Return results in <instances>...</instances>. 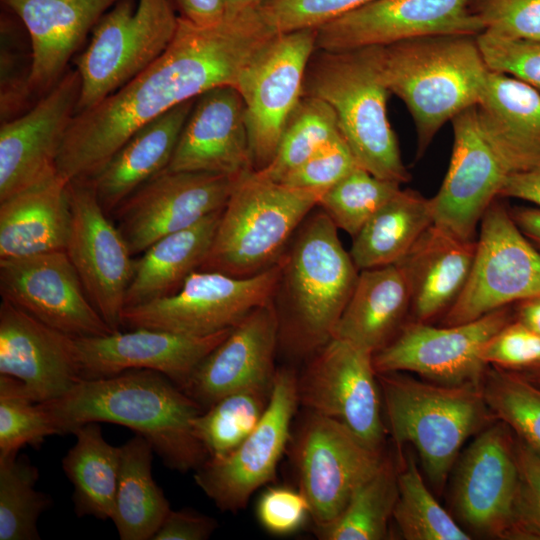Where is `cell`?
I'll return each mask as SVG.
<instances>
[{"instance_id":"obj_1","label":"cell","mask_w":540,"mask_h":540,"mask_svg":"<svg viewBox=\"0 0 540 540\" xmlns=\"http://www.w3.org/2000/svg\"><path fill=\"white\" fill-rule=\"evenodd\" d=\"M274 33L258 10L199 27L179 17L176 34L145 70L92 108L75 114L56 167L66 180L92 179L139 128L207 90L234 86Z\"/></svg>"},{"instance_id":"obj_2","label":"cell","mask_w":540,"mask_h":540,"mask_svg":"<svg viewBox=\"0 0 540 540\" xmlns=\"http://www.w3.org/2000/svg\"><path fill=\"white\" fill-rule=\"evenodd\" d=\"M40 404L58 434H71L90 422H107L144 437L163 464L178 472L195 471L209 458L192 425L204 409L154 370L81 379L63 396Z\"/></svg>"},{"instance_id":"obj_3","label":"cell","mask_w":540,"mask_h":540,"mask_svg":"<svg viewBox=\"0 0 540 540\" xmlns=\"http://www.w3.org/2000/svg\"><path fill=\"white\" fill-rule=\"evenodd\" d=\"M337 229L321 209L310 212L280 259L279 345L293 357L310 358L332 338L356 285L359 270Z\"/></svg>"},{"instance_id":"obj_4","label":"cell","mask_w":540,"mask_h":540,"mask_svg":"<svg viewBox=\"0 0 540 540\" xmlns=\"http://www.w3.org/2000/svg\"><path fill=\"white\" fill-rule=\"evenodd\" d=\"M373 50L387 89L414 120L418 156L447 121L476 106L489 71L476 36L432 35Z\"/></svg>"},{"instance_id":"obj_5","label":"cell","mask_w":540,"mask_h":540,"mask_svg":"<svg viewBox=\"0 0 540 540\" xmlns=\"http://www.w3.org/2000/svg\"><path fill=\"white\" fill-rule=\"evenodd\" d=\"M387 425L396 447L411 444L441 493L464 443L496 419L481 386L424 382L401 372L377 373Z\"/></svg>"},{"instance_id":"obj_6","label":"cell","mask_w":540,"mask_h":540,"mask_svg":"<svg viewBox=\"0 0 540 540\" xmlns=\"http://www.w3.org/2000/svg\"><path fill=\"white\" fill-rule=\"evenodd\" d=\"M317 51L306 71L303 96L319 98L332 108L360 167L384 180L408 182L410 175L387 117L390 92L373 47Z\"/></svg>"},{"instance_id":"obj_7","label":"cell","mask_w":540,"mask_h":540,"mask_svg":"<svg viewBox=\"0 0 540 540\" xmlns=\"http://www.w3.org/2000/svg\"><path fill=\"white\" fill-rule=\"evenodd\" d=\"M323 193L241 175L222 210L200 270L250 277L276 265Z\"/></svg>"},{"instance_id":"obj_8","label":"cell","mask_w":540,"mask_h":540,"mask_svg":"<svg viewBox=\"0 0 540 540\" xmlns=\"http://www.w3.org/2000/svg\"><path fill=\"white\" fill-rule=\"evenodd\" d=\"M515 440L511 429L495 420L474 436L459 457L452 506L471 535L539 540L529 518Z\"/></svg>"},{"instance_id":"obj_9","label":"cell","mask_w":540,"mask_h":540,"mask_svg":"<svg viewBox=\"0 0 540 540\" xmlns=\"http://www.w3.org/2000/svg\"><path fill=\"white\" fill-rule=\"evenodd\" d=\"M178 21L170 0H120L108 10L75 62L81 78L76 114L101 102L160 57Z\"/></svg>"},{"instance_id":"obj_10","label":"cell","mask_w":540,"mask_h":540,"mask_svg":"<svg viewBox=\"0 0 540 540\" xmlns=\"http://www.w3.org/2000/svg\"><path fill=\"white\" fill-rule=\"evenodd\" d=\"M281 262L250 277L196 270L173 294L125 308L122 327L207 336L237 325L255 308L274 300Z\"/></svg>"},{"instance_id":"obj_11","label":"cell","mask_w":540,"mask_h":540,"mask_svg":"<svg viewBox=\"0 0 540 540\" xmlns=\"http://www.w3.org/2000/svg\"><path fill=\"white\" fill-rule=\"evenodd\" d=\"M316 51V29L273 36L247 63L235 88L245 107L254 171L274 158L282 134L303 97L306 71Z\"/></svg>"},{"instance_id":"obj_12","label":"cell","mask_w":540,"mask_h":540,"mask_svg":"<svg viewBox=\"0 0 540 540\" xmlns=\"http://www.w3.org/2000/svg\"><path fill=\"white\" fill-rule=\"evenodd\" d=\"M535 297H540V252L518 228L509 207L495 199L480 222L468 281L441 324L469 322Z\"/></svg>"},{"instance_id":"obj_13","label":"cell","mask_w":540,"mask_h":540,"mask_svg":"<svg viewBox=\"0 0 540 540\" xmlns=\"http://www.w3.org/2000/svg\"><path fill=\"white\" fill-rule=\"evenodd\" d=\"M293 460L299 490L316 528L331 524L386 455L338 420L308 411L296 431Z\"/></svg>"},{"instance_id":"obj_14","label":"cell","mask_w":540,"mask_h":540,"mask_svg":"<svg viewBox=\"0 0 540 540\" xmlns=\"http://www.w3.org/2000/svg\"><path fill=\"white\" fill-rule=\"evenodd\" d=\"M513 318L510 305L451 326L408 320L396 337L373 355L374 368L377 373L412 372L443 385L480 387L488 367L481 351Z\"/></svg>"},{"instance_id":"obj_15","label":"cell","mask_w":540,"mask_h":540,"mask_svg":"<svg viewBox=\"0 0 540 540\" xmlns=\"http://www.w3.org/2000/svg\"><path fill=\"white\" fill-rule=\"evenodd\" d=\"M299 405L345 424L364 442L383 450L386 426L373 353L331 338L297 377Z\"/></svg>"},{"instance_id":"obj_16","label":"cell","mask_w":540,"mask_h":540,"mask_svg":"<svg viewBox=\"0 0 540 540\" xmlns=\"http://www.w3.org/2000/svg\"><path fill=\"white\" fill-rule=\"evenodd\" d=\"M297 377L292 368L276 369L269 404L255 429L233 451L208 458L195 470V483L220 510L243 509L258 488L275 478L299 405Z\"/></svg>"},{"instance_id":"obj_17","label":"cell","mask_w":540,"mask_h":540,"mask_svg":"<svg viewBox=\"0 0 540 540\" xmlns=\"http://www.w3.org/2000/svg\"><path fill=\"white\" fill-rule=\"evenodd\" d=\"M71 222L65 252L91 303L115 332L122 327L135 261L121 231L100 205L90 179L69 182Z\"/></svg>"},{"instance_id":"obj_18","label":"cell","mask_w":540,"mask_h":540,"mask_svg":"<svg viewBox=\"0 0 540 540\" xmlns=\"http://www.w3.org/2000/svg\"><path fill=\"white\" fill-rule=\"evenodd\" d=\"M476 0H373L316 28V50L385 46L432 35L477 36Z\"/></svg>"},{"instance_id":"obj_19","label":"cell","mask_w":540,"mask_h":540,"mask_svg":"<svg viewBox=\"0 0 540 540\" xmlns=\"http://www.w3.org/2000/svg\"><path fill=\"white\" fill-rule=\"evenodd\" d=\"M239 177L168 168L154 175L113 212L132 255L223 209Z\"/></svg>"},{"instance_id":"obj_20","label":"cell","mask_w":540,"mask_h":540,"mask_svg":"<svg viewBox=\"0 0 540 540\" xmlns=\"http://www.w3.org/2000/svg\"><path fill=\"white\" fill-rule=\"evenodd\" d=\"M2 299L74 338L114 333L88 298L65 251L0 260Z\"/></svg>"},{"instance_id":"obj_21","label":"cell","mask_w":540,"mask_h":540,"mask_svg":"<svg viewBox=\"0 0 540 540\" xmlns=\"http://www.w3.org/2000/svg\"><path fill=\"white\" fill-rule=\"evenodd\" d=\"M453 149L448 171L430 198L433 223L462 240H476L482 217L499 197L509 171L484 136L476 106L452 120Z\"/></svg>"},{"instance_id":"obj_22","label":"cell","mask_w":540,"mask_h":540,"mask_svg":"<svg viewBox=\"0 0 540 540\" xmlns=\"http://www.w3.org/2000/svg\"><path fill=\"white\" fill-rule=\"evenodd\" d=\"M81 78L67 71L24 115L0 128V201L57 171L65 135L76 114Z\"/></svg>"},{"instance_id":"obj_23","label":"cell","mask_w":540,"mask_h":540,"mask_svg":"<svg viewBox=\"0 0 540 540\" xmlns=\"http://www.w3.org/2000/svg\"><path fill=\"white\" fill-rule=\"evenodd\" d=\"M0 375L34 402L57 399L82 379L75 338L2 299Z\"/></svg>"},{"instance_id":"obj_24","label":"cell","mask_w":540,"mask_h":540,"mask_svg":"<svg viewBox=\"0 0 540 540\" xmlns=\"http://www.w3.org/2000/svg\"><path fill=\"white\" fill-rule=\"evenodd\" d=\"M232 328L201 337L133 328L103 336L75 338L81 377L99 378L127 370L149 369L164 374L181 388Z\"/></svg>"},{"instance_id":"obj_25","label":"cell","mask_w":540,"mask_h":540,"mask_svg":"<svg viewBox=\"0 0 540 540\" xmlns=\"http://www.w3.org/2000/svg\"><path fill=\"white\" fill-rule=\"evenodd\" d=\"M279 346L274 300L259 306L194 369L181 389L205 410L240 389L273 382Z\"/></svg>"},{"instance_id":"obj_26","label":"cell","mask_w":540,"mask_h":540,"mask_svg":"<svg viewBox=\"0 0 540 540\" xmlns=\"http://www.w3.org/2000/svg\"><path fill=\"white\" fill-rule=\"evenodd\" d=\"M167 168L232 177L254 170L244 102L234 86L195 99Z\"/></svg>"},{"instance_id":"obj_27","label":"cell","mask_w":540,"mask_h":540,"mask_svg":"<svg viewBox=\"0 0 540 540\" xmlns=\"http://www.w3.org/2000/svg\"><path fill=\"white\" fill-rule=\"evenodd\" d=\"M120 0H2L26 28L32 47L28 91L46 93L102 16Z\"/></svg>"},{"instance_id":"obj_28","label":"cell","mask_w":540,"mask_h":540,"mask_svg":"<svg viewBox=\"0 0 540 540\" xmlns=\"http://www.w3.org/2000/svg\"><path fill=\"white\" fill-rule=\"evenodd\" d=\"M476 240H462L430 225L396 263L410 290L409 320L429 323L444 315L465 287Z\"/></svg>"},{"instance_id":"obj_29","label":"cell","mask_w":540,"mask_h":540,"mask_svg":"<svg viewBox=\"0 0 540 540\" xmlns=\"http://www.w3.org/2000/svg\"><path fill=\"white\" fill-rule=\"evenodd\" d=\"M480 128L509 174L540 163V92L513 76L487 73L476 104Z\"/></svg>"},{"instance_id":"obj_30","label":"cell","mask_w":540,"mask_h":540,"mask_svg":"<svg viewBox=\"0 0 540 540\" xmlns=\"http://www.w3.org/2000/svg\"><path fill=\"white\" fill-rule=\"evenodd\" d=\"M69 182L56 171L0 201V260L65 251Z\"/></svg>"},{"instance_id":"obj_31","label":"cell","mask_w":540,"mask_h":540,"mask_svg":"<svg viewBox=\"0 0 540 540\" xmlns=\"http://www.w3.org/2000/svg\"><path fill=\"white\" fill-rule=\"evenodd\" d=\"M194 102L195 99L179 104L143 125L90 179L108 215L142 184L168 167Z\"/></svg>"},{"instance_id":"obj_32","label":"cell","mask_w":540,"mask_h":540,"mask_svg":"<svg viewBox=\"0 0 540 540\" xmlns=\"http://www.w3.org/2000/svg\"><path fill=\"white\" fill-rule=\"evenodd\" d=\"M410 305L409 286L396 263L361 270L332 338L349 341L374 355L409 320Z\"/></svg>"},{"instance_id":"obj_33","label":"cell","mask_w":540,"mask_h":540,"mask_svg":"<svg viewBox=\"0 0 540 540\" xmlns=\"http://www.w3.org/2000/svg\"><path fill=\"white\" fill-rule=\"evenodd\" d=\"M222 210L163 236L142 253L135 261L125 308L175 293L192 272L200 269L210 251Z\"/></svg>"},{"instance_id":"obj_34","label":"cell","mask_w":540,"mask_h":540,"mask_svg":"<svg viewBox=\"0 0 540 540\" xmlns=\"http://www.w3.org/2000/svg\"><path fill=\"white\" fill-rule=\"evenodd\" d=\"M121 465L111 517L122 540H152L171 510L152 476L153 447L136 434L121 446Z\"/></svg>"},{"instance_id":"obj_35","label":"cell","mask_w":540,"mask_h":540,"mask_svg":"<svg viewBox=\"0 0 540 540\" xmlns=\"http://www.w3.org/2000/svg\"><path fill=\"white\" fill-rule=\"evenodd\" d=\"M433 222L430 198L400 189L353 237L351 258L359 271L395 264Z\"/></svg>"},{"instance_id":"obj_36","label":"cell","mask_w":540,"mask_h":540,"mask_svg":"<svg viewBox=\"0 0 540 540\" xmlns=\"http://www.w3.org/2000/svg\"><path fill=\"white\" fill-rule=\"evenodd\" d=\"M99 424L86 423L72 431L76 442L62 459V468L73 485L75 513L111 520L122 450L105 440Z\"/></svg>"},{"instance_id":"obj_37","label":"cell","mask_w":540,"mask_h":540,"mask_svg":"<svg viewBox=\"0 0 540 540\" xmlns=\"http://www.w3.org/2000/svg\"><path fill=\"white\" fill-rule=\"evenodd\" d=\"M399 465L386 456L378 470L352 495L341 514L317 528L323 540H383L398 498Z\"/></svg>"},{"instance_id":"obj_38","label":"cell","mask_w":540,"mask_h":540,"mask_svg":"<svg viewBox=\"0 0 540 540\" xmlns=\"http://www.w3.org/2000/svg\"><path fill=\"white\" fill-rule=\"evenodd\" d=\"M272 386L273 382L263 383L232 392L193 419L194 433L209 458L227 455L255 429L269 404Z\"/></svg>"},{"instance_id":"obj_39","label":"cell","mask_w":540,"mask_h":540,"mask_svg":"<svg viewBox=\"0 0 540 540\" xmlns=\"http://www.w3.org/2000/svg\"><path fill=\"white\" fill-rule=\"evenodd\" d=\"M393 516L406 540H470L426 486L412 455L400 461Z\"/></svg>"},{"instance_id":"obj_40","label":"cell","mask_w":540,"mask_h":540,"mask_svg":"<svg viewBox=\"0 0 540 540\" xmlns=\"http://www.w3.org/2000/svg\"><path fill=\"white\" fill-rule=\"evenodd\" d=\"M340 136L332 108L319 98L303 96L282 134L274 158L266 167L255 172L262 178L281 182Z\"/></svg>"},{"instance_id":"obj_41","label":"cell","mask_w":540,"mask_h":540,"mask_svg":"<svg viewBox=\"0 0 540 540\" xmlns=\"http://www.w3.org/2000/svg\"><path fill=\"white\" fill-rule=\"evenodd\" d=\"M39 472L27 457L0 456V540H39L37 522L51 498L35 488Z\"/></svg>"},{"instance_id":"obj_42","label":"cell","mask_w":540,"mask_h":540,"mask_svg":"<svg viewBox=\"0 0 540 540\" xmlns=\"http://www.w3.org/2000/svg\"><path fill=\"white\" fill-rule=\"evenodd\" d=\"M481 388L495 419L540 456V386L518 372L488 365Z\"/></svg>"},{"instance_id":"obj_43","label":"cell","mask_w":540,"mask_h":540,"mask_svg":"<svg viewBox=\"0 0 540 540\" xmlns=\"http://www.w3.org/2000/svg\"><path fill=\"white\" fill-rule=\"evenodd\" d=\"M357 166L320 197L318 205L338 229L354 237L401 188Z\"/></svg>"},{"instance_id":"obj_44","label":"cell","mask_w":540,"mask_h":540,"mask_svg":"<svg viewBox=\"0 0 540 540\" xmlns=\"http://www.w3.org/2000/svg\"><path fill=\"white\" fill-rule=\"evenodd\" d=\"M55 434L46 409L29 399L15 380L0 375V456L17 453L25 445L37 447Z\"/></svg>"},{"instance_id":"obj_45","label":"cell","mask_w":540,"mask_h":540,"mask_svg":"<svg viewBox=\"0 0 540 540\" xmlns=\"http://www.w3.org/2000/svg\"><path fill=\"white\" fill-rule=\"evenodd\" d=\"M373 0H266L257 10L276 34L319 26Z\"/></svg>"},{"instance_id":"obj_46","label":"cell","mask_w":540,"mask_h":540,"mask_svg":"<svg viewBox=\"0 0 540 540\" xmlns=\"http://www.w3.org/2000/svg\"><path fill=\"white\" fill-rule=\"evenodd\" d=\"M477 45L489 70L513 76L540 92V41L511 40L482 32Z\"/></svg>"},{"instance_id":"obj_47","label":"cell","mask_w":540,"mask_h":540,"mask_svg":"<svg viewBox=\"0 0 540 540\" xmlns=\"http://www.w3.org/2000/svg\"><path fill=\"white\" fill-rule=\"evenodd\" d=\"M484 31L521 41H540V0H476Z\"/></svg>"},{"instance_id":"obj_48","label":"cell","mask_w":540,"mask_h":540,"mask_svg":"<svg viewBox=\"0 0 540 540\" xmlns=\"http://www.w3.org/2000/svg\"><path fill=\"white\" fill-rule=\"evenodd\" d=\"M481 359L489 366L521 372L540 366V334L513 318L484 345Z\"/></svg>"},{"instance_id":"obj_49","label":"cell","mask_w":540,"mask_h":540,"mask_svg":"<svg viewBox=\"0 0 540 540\" xmlns=\"http://www.w3.org/2000/svg\"><path fill=\"white\" fill-rule=\"evenodd\" d=\"M357 166L349 146L340 136L290 172L281 183L324 193Z\"/></svg>"},{"instance_id":"obj_50","label":"cell","mask_w":540,"mask_h":540,"mask_svg":"<svg viewBox=\"0 0 540 540\" xmlns=\"http://www.w3.org/2000/svg\"><path fill=\"white\" fill-rule=\"evenodd\" d=\"M256 514L261 526L278 536L296 532L311 517L304 494L286 486L271 487L263 492L257 503Z\"/></svg>"},{"instance_id":"obj_51","label":"cell","mask_w":540,"mask_h":540,"mask_svg":"<svg viewBox=\"0 0 540 540\" xmlns=\"http://www.w3.org/2000/svg\"><path fill=\"white\" fill-rule=\"evenodd\" d=\"M217 526L214 518L196 510H170L152 540H205Z\"/></svg>"},{"instance_id":"obj_52","label":"cell","mask_w":540,"mask_h":540,"mask_svg":"<svg viewBox=\"0 0 540 540\" xmlns=\"http://www.w3.org/2000/svg\"><path fill=\"white\" fill-rule=\"evenodd\" d=\"M515 452L524 484L530 521L540 540V456L517 437Z\"/></svg>"},{"instance_id":"obj_53","label":"cell","mask_w":540,"mask_h":540,"mask_svg":"<svg viewBox=\"0 0 540 540\" xmlns=\"http://www.w3.org/2000/svg\"><path fill=\"white\" fill-rule=\"evenodd\" d=\"M499 197L525 200L540 208V163L531 169L509 174Z\"/></svg>"},{"instance_id":"obj_54","label":"cell","mask_w":540,"mask_h":540,"mask_svg":"<svg viewBox=\"0 0 540 540\" xmlns=\"http://www.w3.org/2000/svg\"><path fill=\"white\" fill-rule=\"evenodd\" d=\"M183 18L199 27L220 24L226 14V0H176Z\"/></svg>"},{"instance_id":"obj_55","label":"cell","mask_w":540,"mask_h":540,"mask_svg":"<svg viewBox=\"0 0 540 540\" xmlns=\"http://www.w3.org/2000/svg\"><path fill=\"white\" fill-rule=\"evenodd\" d=\"M509 211L521 232L540 252V208L516 206Z\"/></svg>"},{"instance_id":"obj_56","label":"cell","mask_w":540,"mask_h":540,"mask_svg":"<svg viewBox=\"0 0 540 540\" xmlns=\"http://www.w3.org/2000/svg\"><path fill=\"white\" fill-rule=\"evenodd\" d=\"M513 312L514 318L540 334V297L530 298L515 303Z\"/></svg>"},{"instance_id":"obj_57","label":"cell","mask_w":540,"mask_h":540,"mask_svg":"<svg viewBox=\"0 0 540 540\" xmlns=\"http://www.w3.org/2000/svg\"><path fill=\"white\" fill-rule=\"evenodd\" d=\"M266 0H226L225 17H233L258 9Z\"/></svg>"},{"instance_id":"obj_58","label":"cell","mask_w":540,"mask_h":540,"mask_svg":"<svg viewBox=\"0 0 540 540\" xmlns=\"http://www.w3.org/2000/svg\"><path fill=\"white\" fill-rule=\"evenodd\" d=\"M518 373L523 375L525 378H527L531 382H533V383L537 384L538 386H540V366L536 367V368H533V369H530V370L521 371V372H518Z\"/></svg>"}]
</instances>
